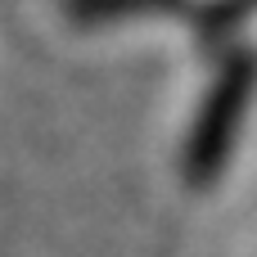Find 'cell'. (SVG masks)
Wrapping results in <instances>:
<instances>
[{
	"mask_svg": "<svg viewBox=\"0 0 257 257\" xmlns=\"http://www.w3.org/2000/svg\"><path fill=\"white\" fill-rule=\"evenodd\" d=\"M248 81H253V68L248 63H235L230 77L212 90L208 108H203V122L194 131V149H190V176H212L217 163L226 158L230 140H235V126L244 117V104H248Z\"/></svg>",
	"mask_w": 257,
	"mask_h": 257,
	"instance_id": "cell-1",
	"label": "cell"
}]
</instances>
